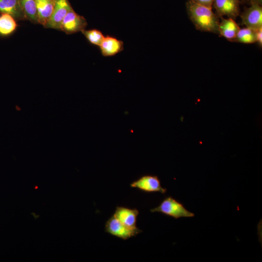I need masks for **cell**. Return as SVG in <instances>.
<instances>
[{
	"label": "cell",
	"instance_id": "ba28073f",
	"mask_svg": "<svg viewBox=\"0 0 262 262\" xmlns=\"http://www.w3.org/2000/svg\"><path fill=\"white\" fill-rule=\"evenodd\" d=\"M240 0H214L213 5L218 15L234 19L239 14Z\"/></svg>",
	"mask_w": 262,
	"mask_h": 262
},
{
	"label": "cell",
	"instance_id": "30bf717a",
	"mask_svg": "<svg viewBox=\"0 0 262 262\" xmlns=\"http://www.w3.org/2000/svg\"><path fill=\"white\" fill-rule=\"evenodd\" d=\"M101 54L105 57L114 56L124 49L123 42L113 36H105L99 45Z\"/></svg>",
	"mask_w": 262,
	"mask_h": 262
},
{
	"label": "cell",
	"instance_id": "5b68a950",
	"mask_svg": "<svg viewBox=\"0 0 262 262\" xmlns=\"http://www.w3.org/2000/svg\"><path fill=\"white\" fill-rule=\"evenodd\" d=\"M131 187L136 188L146 193L159 192L164 194L167 189L162 186L157 176L147 175L142 176L131 184Z\"/></svg>",
	"mask_w": 262,
	"mask_h": 262
},
{
	"label": "cell",
	"instance_id": "52a82bcc",
	"mask_svg": "<svg viewBox=\"0 0 262 262\" xmlns=\"http://www.w3.org/2000/svg\"><path fill=\"white\" fill-rule=\"evenodd\" d=\"M242 21L246 27L257 30L262 27V7L257 3H251L241 15Z\"/></svg>",
	"mask_w": 262,
	"mask_h": 262
},
{
	"label": "cell",
	"instance_id": "d6986e66",
	"mask_svg": "<svg viewBox=\"0 0 262 262\" xmlns=\"http://www.w3.org/2000/svg\"><path fill=\"white\" fill-rule=\"evenodd\" d=\"M256 42H257L260 46H262V27H261L256 30Z\"/></svg>",
	"mask_w": 262,
	"mask_h": 262
},
{
	"label": "cell",
	"instance_id": "e0dca14e",
	"mask_svg": "<svg viewBox=\"0 0 262 262\" xmlns=\"http://www.w3.org/2000/svg\"><path fill=\"white\" fill-rule=\"evenodd\" d=\"M81 32L90 43L98 46H99L105 37L101 32L97 29L83 30Z\"/></svg>",
	"mask_w": 262,
	"mask_h": 262
},
{
	"label": "cell",
	"instance_id": "8992f818",
	"mask_svg": "<svg viewBox=\"0 0 262 262\" xmlns=\"http://www.w3.org/2000/svg\"><path fill=\"white\" fill-rule=\"evenodd\" d=\"M87 22L84 17L72 9L63 20L60 30L67 34H71L82 32L85 30Z\"/></svg>",
	"mask_w": 262,
	"mask_h": 262
},
{
	"label": "cell",
	"instance_id": "ffe728a7",
	"mask_svg": "<svg viewBox=\"0 0 262 262\" xmlns=\"http://www.w3.org/2000/svg\"><path fill=\"white\" fill-rule=\"evenodd\" d=\"M251 3H257L262 5V0H249Z\"/></svg>",
	"mask_w": 262,
	"mask_h": 262
},
{
	"label": "cell",
	"instance_id": "6da1fadb",
	"mask_svg": "<svg viewBox=\"0 0 262 262\" xmlns=\"http://www.w3.org/2000/svg\"><path fill=\"white\" fill-rule=\"evenodd\" d=\"M187 13L196 28L201 31L218 33L219 20L212 8L189 0L186 3Z\"/></svg>",
	"mask_w": 262,
	"mask_h": 262
},
{
	"label": "cell",
	"instance_id": "9a60e30c",
	"mask_svg": "<svg viewBox=\"0 0 262 262\" xmlns=\"http://www.w3.org/2000/svg\"><path fill=\"white\" fill-rule=\"evenodd\" d=\"M17 27L16 20L11 15L1 14L0 16V34L7 35L12 33Z\"/></svg>",
	"mask_w": 262,
	"mask_h": 262
},
{
	"label": "cell",
	"instance_id": "2e32d148",
	"mask_svg": "<svg viewBox=\"0 0 262 262\" xmlns=\"http://www.w3.org/2000/svg\"><path fill=\"white\" fill-rule=\"evenodd\" d=\"M233 41L245 44H252L256 42V30L248 27L239 29Z\"/></svg>",
	"mask_w": 262,
	"mask_h": 262
},
{
	"label": "cell",
	"instance_id": "ac0fdd59",
	"mask_svg": "<svg viewBox=\"0 0 262 262\" xmlns=\"http://www.w3.org/2000/svg\"><path fill=\"white\" fill-rule=\"evenodd\" d=\"M197 4L212 8L214 0H190Z\"/></svg>",
	"mask_w": 262,
	"mask_h": 262
},
{
	"label": "cell",
	"instance_id": "7a4b0ae2",
	"mask_svg": "<svg viewBox=\"0 0 262 262\" xmlns=\"http://www.w3.org/2000/svg\"><path fill=\"white\" fill-rule=\"evenodd\" d=\"M150 212H159L176 219L195 216L193 213L187 210L182 203L171 196L166 197L158 206L151 209Z\"/></svg>",
	"mask_w": 262,
	"mask_h": 262
},
{
	"label": "cell",
	"instance_id": "3957f363",
	"mask_svg": "<svg viewBox=\"0 0 262 262\" xmlns=\"http://www.w3.org/2000/svg\"><path fill=\"white\" fill-rule=\"evenodd\" d=\"M105 231L112 235L125 240L135 236L142 231L138 228L131 229L127 227L114 215L106 221Z\"/></svg>",
	"mask_w": 262,
	"mask_h": 262
},
{
	"label": "cell",
	"instance_id": "8fae6325",
	"mask_svg": "<svg viewBox=\"0 0 262 262\" xmlns=\"http://www.w3.org/2000/svg\"><path fill=\"white\" fill-rule=\"evenodd\" d=\"M0 13L9 14L17 20L26 18L19 0H0Z\"/></svg>",
	"mask_w": 262,
	"mask_h": 262
},
{
	"label": "cell",
	"instance_id": "9c48e42d",
	"mask_svg": "<svg viewBox=\"0 0 262 262\" xmlns=\"http://www.w3.org/2000/svg\"><path fill=\"white\" fill-rule=\"evenodd\" d=\"M139 211L136 209L117 206L113 215L127 227L135 229L137 228L136 220Z\"/></svg>",
	"mask_w": 262,
	"mask_h": 262
},
{
	"label": "cell",
	"instance_id": "5bb4252c",
	"mask_svg": "<svg viewBox=\"0 0 262 262\" xmlns=\"http://www.w3.org/2000/svg\"><path fill=\"white\" fill-rule=\"evenodd\" d=\"M26 18L38 23V13L36 0H19Z\"/></svg>",
	"mask_w": 262,
	"mask_h": 262
},
{
	"label": "cell",
	"instance_id": "4fadbf2b",
	"mask_svg": "<svg viewBox=\"0 0 262 262\" xmlns=\"http://www.w3.org/2000/svg\"><path fill=\"white\" fill-rule=\"evenodd\" d=\"M38 13V23L45 26L49 19L56 0H36Z\"/></svg>",
	"mask_w": 262,
	"mask_h": 262
},
{
	"label": "cell",
	"instance_id": "7c38bea8",
	"mask_svg": "<svg viewBox=\"0 0 262 262\" xmlns=\"http://www.w3.org/2000/svg\"><path fill=\"white\" fill-rule=\"evenodd\" d=\"M239 29L234 19L222 18L221 21L219 22L218 33L227 39L233 41Z\"/></svg>",
	"mask_w": 262,
	"mask_h": 262
},
{
	"label": "cell",
	"instance_id": "277c9868",
	"mask_svg": "<svg viewBox=\"0 0 262 262\" xmlns=\"http://www.w3.org/2000/svg\"><path fill=\"white\" fill-rule=\"evenodd\" d=\"M72 9L68 0H56L52 14L44 27L60 30L63 20Z\"/></svg>",
	"mask_w": 262,
	"mask_h": 262
}]
</instances>
